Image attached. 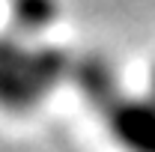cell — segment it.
Wrapping results in <instances>:
<instances>
[{"mask_svg":"<svg viewBox=\"0 0 155 152\" xmlns=\"http://www.w3.org/2000/svg\"><path fill=\"white\" fill-rule=\"evenodd\" d=\"M66 75L60 51H27L15 36H0V104L9 111H30Z\"/></svg>","mask_w":155,"mask_h":152,"instance_id":"1","label":"cell"},{"mask_svg":"<svg viewBox=\"0 0 155 152\" xmlns=\"http://www.w3.org/2000/svg\"><path fill=\"white\" fill-rule=\"evenodd\" d=\"M107 131L125 152H155V101L119 95L104 111Z\"/></svg>","mask_w":155,"mask_h":152,"instance_id":"2","label":"cell"},{"mask_svg":"<svg viewBox=\"0 0 155 152\" xmlns=\"http://www.w3.org/2000/svg\"><path fill=\"white\" fill-rule=\"evenodd\" d=\"M75 81H78V87H81V93L87 95L101 114L119 98V90H116V81H114L110 66H107L104 60H98V57L84 60V63L78 66V72H75Z\"/></svg>","mask_w":155,"mask_h":152,"instance_id":"3","label":"cell"},{"mask_svg":"<svg viewBox=\"0 0 155 152\" xmlns=\"http://www.w3.org/2000/svg\"><path fill=\"white\" fill-rule=\"evenodd\" d=\"M57 0H9V18L12 27L21 33H42L57 18Z\"/></svg>","mask_w":155,"mask_h":152,"instance_id":"4","label":"cell"}]
</instances>
